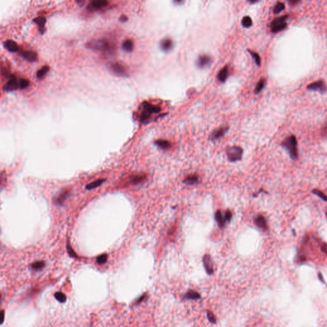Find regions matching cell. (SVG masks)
Masks as SVG:
<instances>
[{
  "label": "cell",
  "instance_id": "6da1fadb",
  "mask_svg": "<svg viewBox=\"0 0 327 327\" xmlns=\"http://www.w3.org/2000/svg\"><path fill=\"white\" fill-rule=\"evenodd\" d=\"M281 146L288 152L291 159L293 161L298 159L297 141L294 135H292L284 139L281 142Z\"/></svg>",
  "mask_w": 327,
  "mask_h": 327
},
{
  "label": "cell",
  "instance_id": "7a4b0ae2",
  "mask_svg": "<svg viewBox=\"0 0 327 327\" xmlns=\"http://www.w3.org/2000/svg\"><path fill=\"white\" fill-rule=\"evenodd\" d=\"M243 149L238 146L230 147L227 149V159L230 162H236L241 159Z\"/></svg>",
  "mask_w": 327,
  "mask_h": 327
},
{
  "label": "cell",
  "instance_id": "3957f363",
  "mask_svg": "<svg viewBox=\"0 0 327 327\" xmlns=\"http://www.w3.org/2000/svg\"><path fill=\"white\" fill-rule=\"evenodd\" d=\"M89 47L91 49L96 50L106 51L111 49L110 44L104 40H95L89 43Z\"/></svg>",
  "mask_w": 327,
  "mask_h": 327
},
{
  "label": "cell",
  "instance_id": "277c9868",
  "mask_svg": "<svg viewBox=\"0 0 327 327\" xmlns=\"http://www.w3.org/2000/svg\"><path fill=\"white\" fill-rule=\"evenodd\" d=\"M212 63L213 59L210 56L203 54L198 57L196 61V65L200 68H204L206 67H209Z\"/></svg>",
  "mask_w": 327,
  "mask_h": 327
},
{
  "label": "cell",
  "instance_id": "5b68a950",
  "mask_svg": "<svg viewBox=\"0 0 327 327\" xmlns=\"http://www.w3.org/2000/svg\"><path fill=\"white\" fill-rule=\"evenodd\" d=\"M307 89L309 91H320V93H325L326 91V84L323 80L315 81L307 86Z\"/></svg>",
  "mask_w": 327,
  "mask_h": 327
},
{
  "label": "cell",
  "instance_id": "8992f818",
  "mask_svg": "<svg viewBox=\"0 0 327 327\" xmlns=\"http://www.w3.org/2000/svg\"><path fill=\"white\" fill-rule=\"evenodd\" d=\"M229 127H221L214 130L210 134L209 139L211 141H216L222 138L229 130Z\"/></svg>",
  "mask_w": 327,
  "mask_h": 327
},
{
  "label": "cell",
  "instance_id": "52a82bcc",
  "mask_svg": "<svg viewBox=\"0 0 327 327\" xmlns=\"http://www.w3.org/2000/svg\"><path fill=\"white\" fill-rule=\"evenodd\" d=\"M110 68L114 74L119 76H125L127 74V70L125 67L119 63L115 62L111 63Z\"/></svg>",
  "mask_w": 327,
  "mask_h": 327
},
{
  "label": "cell",
  "instance_id": "ba28073f",
  "mask_svg": "<svg viewBox=\"0 0 327 327\" xmlns=\"http://www.w3.org/2000/svg\"><path fill=\"white\" fill-rule=\"evenodd\" d=\"M203 263L206 272L208 275L213 273V267L212 258L209 254H205L203 258Z\"/></svg>",
  "mask_w": 327,
  "mask_h": 327
},
{
  "label": "cell",
  "instance_id": "9c48e42d",
  "mask_svg": "<svg viewBox=\"0 0 327 327\" xmlns=\"http://www.w3.org/2000/svg\"><path fill=\"white\" fill-rule=\"evenodd\" d=\"M19 88V81L15 77H12L5 85L4 90L7 91H12L18 89Z\"/></svg>",
  "mask_w": 327,
  "mask_h": 327
},
{
  "label": "cell",
  "instance_id": "30bf717a",
  "mask_svg": "<svg viewBox=\"0 0 327 327\" xmlns=\"http://www.w3.org/2000/svg\"><path fill=\"white\" fill-rule=\"evenodd\" d=\"M254 223H255L256 226L258 227L263 230V231H265V230L268 229L265 218L262 215H258L255 219H254Z\"/></svg>",
  "mask_w": 327,
  "mask_h": 327
},
{
  "label": "cell",
  "instance_id": "8fae6325",
  "mask_svg": "<svg viewBox=\"0 0 327 327\" xmlns=\"http://www.w3.org/2000/svg\"><path fill=\"white\" fill-rule=\"evenodd\" d=\"M21 56L30 62H36L38 59L37 54L30 51H25L21 52Z\"/></svg>",
  "mask_w": 327,
  "mask_h": 327
},
{
  "label": "cell",
  "instance_id": "7c38bea8",
  "mask_svg": "<svg viewBox=\"0 0 327 327\" xmlns=\"http://www.w3.org/2000/svg\"><path fill=\"white\" fill-rule=\"evenodd\" d=\"M229 76V67L227 65L224 66L217 74V78L221 82H224Z\"/></svg>",
  "mask_w": 327,
  "mask_h": 327
},
{
  "label": "cell",
  "instance_id": "4fadbf2b",
  "mask_svg": "<svg viewBox=\"0 0 327 327\" xmlns=\"http://www.w3.org/2000/svg\"><path fill=\"white\" fill-rule=\"evenodd\" d=\"M4 47L6 49L12 53L17 52L19 50V47L16 42L13 40H8L4 43Z\"/></svg>",
  "mask_w": 327,
  "mask_h": 327
},
{
  "label": "cell",
  "instance_id": "5bb4252c",
  "mask_svg": "<svg viewBox=\"0 0 327 327\" xmlns=\"http://www.w3.org/2000/svg\"><path fill=\"white\" fill-rule=\"evenodd\" d=\"M69 190H65L59 194V196L56 198L54 203L58 205H62L69 196Z\"/></svg>",
  "mask_w": 327,
  "mask_h": 327
},
{
  "label": "cell",
  "instance_id": "9a60e30c",
  "mask_svg": "<svg viewBox=\"0 0 327 327\" xmlns=\"http://www.w3.org/2000/svg\"><path fill=\"white\" fill-rule=\"evenodd\" d=\"M183 182L189 185H194L199 183V178L196 175H190L187 176L183 181Z\"/></svg>",
  "mask_w": 327,
  "mask_h": 327
},
{
  "label": "cell",
  "instance_id": "2e32d148",
  "mask_svg": "<svg viewBox=\"0 0 327 327\" xmlns=\"http://www.w3.org/2000/svg\"><path fill=\"white\" fill-rule=\"evenodd\" d=\"M215 219L216 222L218 224V226H219V227L220 228H222V227H224V226H225L226 222V221L224 220V216L222 214V212H221V210H217L215 212Z\"/></svg>",
  "mask_w": 327,
  "mask_h": 327
},
{
  "label": "cell",
  "instance_id": "e0dca14e",
  "mask_svg": "<svg viewBox=\"0 0 327 327\" xmlns=\"http://www.w3.org/2000/svg\"><path fill=\"white\" fill-rule=\"evenodd\" d=\"M35 22L39 26V31L41 34H43L45 31V25L46 22V19L44 17H39L33 19Z\"/></svg>",
  "mask_w": 327,
  "mask_h": 327
},
{
  "label": "cell",
  "instance_id": "ac0fdd59",
  "mask_svg": "<svg viewBox=\"0 0 327 327\" xmlns=\"http://www.w3.org/2000/svg\"><path fill=\"white\" fill-rule=\"evenodd\" d=\"M143 107L144 109V111L149 113L150 114H152L153 113H156L161 111V109L155 105H153L151 104H149L148 102H145L143 104Z\"/></svg>",
  "mask_w": 327,
  "mask_h": 327
},
{
  "label": "cell",
  "instance_id": "d6986e66",
  "mask_svg": "<svg viewBox=\"0 0 327 327\" xmlns=\"http://www.w3.org/2000/svg\"><path fill=\"white\" fill-rule=\"evenodd\" d=\"M107 3L108 2L105 1V0H97V1L93 2L91 4V6L93 9L99 10L107 6Z\"/></svg>",
  "mask_w": 327,
  "mask_h": 327
},
{
  "label": "cell",
  "instance_id": "ffe728a7",
  "mask_svg": "<svg viewBox=\"0 0 327 327\" xmlns=\"http://www.w3.org/2000/svg\"><path fill=\"white\" fill-rule=\"evenodd\" d=\"M172 46H173V42L171 39H169L163 40L161 43V48L165 51H167L170 50L171 49Z\"/></svg>",
  "mask_w": 327,
  "mask_h": 327
},
{
  "label": "cell",
  "instance_id": "44dd1931",
  "mask_svg": "<svg viewBox=\"0 0 327 327\" xmlns=\"http://www.w3.org/2000/svg\"><path fill=\"white\" fill-rule=\"evenodd\" d=\"M201 298L199 293L195 291L190 290L184 295V298L187 300H198Z\"/></svg>",
  "mask_w": 327,
  "mask_h": 327
},
{
  "label": "cell",
  "instance_id": "7402d4cb",
  "mask_svg": "<svg viewBox=\"0 0 327 327\" xmlns=\"http://www.w3.org/2000/svg\"><path fill=\"white\" fill-rule=\"evenodd\" d=\"M155 144L157 147L163 150H166L171 147V143L167 140L160 139L155 141Z\"/></svg>",
  "mask_w": 327,
  "mask_h": 327
},
{
  "label": "cell",
  "instance_id": "603a6c76",
  "mask_svg": "<svg viewBox=\"0 0 327 327\" xmlns=\"http://www.w3.org/2000/svg\"><path fill=\"white\" fill-rule=\"evenodd\" d=\"M287 18H288V15H284L283 16H281V17H277V18L275 19L271 22L270 27H272V26H276V25H281V24L286 22V21L287 19Z\"/></svg>",
  "mask_w": 327,
  "mask_h": 327
},
{
  "label": "cell",
  "instance_id": "cb8c5ba5",
  "mask_svg": "<svg viewBox=\"0 0 327 327\" xmlns=\"http://www.w3.org/2000/svg\"><path fill=\"white\" fill-rule=\"evenodd\" d=\"M104 181H105L104 179H100V180H96V181H93V182L89 184L88 185H87L86 188L88 190L93 189L95 188H96V187H99L100 185H101L104 182Z\"/></svg>",
  "mask_w": 327,
  "mask_h": 327
},
{
  "label": "cell",
  "instance_id": "d4e9b609",
  "mask_svg": "<svg viewBox=\"0 0 327 327\" xmlns=\"http://www.w3.org/2000/svg\"><path fill=\"white\" fill-rule=\"evenodd\" d=\"M145 178H146V175H136V176H133L132 178L131 183L132 184H134V185H137V184H140L141 182H142V181H144L145 180Z\"/></svg>",
  "mask_w": 327,
  "mask_h": 327
},
{
  "label": "cell",
  "instance_id": "484cf974",
  "mask_svg": "<svg viewBox=\"0 0 327 327\" xmlns=\"http://www.w3.org/2000/svg\"><path fill=\"white\" fill-rule=\"evenodd\" d=\"M122 47H123V49L126 51H128V52L132 51L133 48H134V42H133L132 40H126L123 43Z\"/></svg>",
  "mask_w": 327,
  "mask_h": 327
},
{
  "label": "cell",
  "instance_id": "4316f807",
  "mask_svg": "<svg viewBox=\"0 0 327 327\" xmlns=\"http://www.w3.org/2000/svg\"><path fill=\"white\" fill-rule=\"evenodd\" d=\"M287 22H284L283 24H281V25H278L272 26L271 27V31L273 33H277L278 32H279L286 29L287 28Z\"/></svg>",
  "mask_w": 327,
  "mask_h": 327
},
{
  "label": "cell",
  "instance_id": "83f0119b",
  "mask_svg": "<svg viewBox=\"0 0 327 327\" xmlns=\"http://www.w3.org/2000/svg\"><path fill=\"white\" fill-rule=\"evenodd\" d=\"M265 84H266L265 79L264 78H261L259 81L258 84H257L255 90H254V93H255L256 94H258L259 93H260L261 91V90L264 88V87L265 86Z\"/></svg>",
  "mask_w": 327,
  "mask_h": 327
},
{
  "label": "cell",
  "instance_id": "f1b7e54d",
  "mask_svg": "<svg viewBox=\"0 0 327 327\" xmlns=\"http://www.w3.org/2000/svg\"><path fill=\"white\" fill-rule=\"evenodd\" d=\"M49 70V66H44L40 70H39L37 73V76L39 79H42L45 77V76L47 74V72Z\"/></svg>",
  "mask_w": 327,
  "mask_h": 327
},
{
  "label": "cell",
  "instance_id": "f546056e",
  "mask_svg": "<svg viewBox=\"0 0 327 327\" xmlns=\"http://www.w3.org/2000/svg\"><path fill=\"white\" fill-rule=\"evenodd\" d=\"M285 8V5L284 3L282 2H277L273 9V13L275 14H279L281 11H283Z\"/></svg>",
  "mask_w": 327,
  "mask_h": 327
},
{
  "label": "cell",
  "instance_id": "4dcf8cb0",
  "mask_svg": "<svg viewBox=\"0 0 327 327\" xmlns=\"http://www.w3.org/2000/svg\"><path fill=\"white\" fill-rule=\"evenodd\" d=\"M45 266V262L39 261L31 264V267L34 270H40Z\"/></svg>",
  "mask_w": 327,
  "mask_h": 327
},
{
  "label": "cell",
  "instance_id": "1f68e13d",
  "mask_svg": "<svg viewBox=\"0 0 327 327\" xmlns=\"http://www.w3.org/2000/svg\"><path fill=\"white\" fill-rule=\"evenodd\" d=\"M241 25L244 28H250L252 25V19L249 16H245L241 21Z\"/></svg>",
  "mask_w": 327,
  "mask_h": 327
},
{
  "label": "cell",
  "instance_id": "d6a6232c",
  "mask_svg": "<svg viewBox=\"0 0 327 327\" xmlns=\"http://www.w3.org/2000/svg\"><path fill=\"white\" fill-rule=\"evenodd\" d=\"M248 52L251 54L252 57L254 59V61H255L256 64L258 66H260L261 65V58H260L259 54L256 52H254L253 51L250 50V49H248Z\"/></svg>",
  "mask_w": 327,
  "mask_h": 327
},
{
  "label": "cell",
  "instance_id": "836d02e7",
  "mask_svg": "<svg viewBox=\"0 0 327 327\" xmlns=\"http://www.w3.org/2000/svg\"><path fill=\"white\" fill-rule=\"evenodd\" d=\"M54 297L59 302H61V303H64L67 300L66 296L62 292L56 293L54 294Z\"/></svg>",
  "mask_w": 327,
  "mask_h": 327
},
{
  "label": "cell",
  "instance_id": "e575fe53",
  "mask_svg": "<svg viewBox=\"0 0 327 327\" xmlns=\"http://www.w3.org/2000/svg\"><path fill=\"white\" fill-rule=\"evenodd\" d=\"M19 88L21 90L27 88L30 85L29 81L25 79H20L19 81Z\"/></svg>",
  "mask_w": 327,
  "mask_h": 327
},
{
  "label": "cell",
  "instance_id": "d590c367",
  "mask_svg": "<svg viewBox=\"0 0 327 327\" xmlns=\"http://www.w3.org/2000/svg\"><path fill=\"white\" fill-rule=\"evenodd\" d=\"M312 192L314 194L318 196V197H320L321 199H322L324 201H326V196H325V194L321 192V190H318V189H314Z\"/></svg>",
  "mask_w": 327,
  "mask_h": 327
},
{
  "label": "cell",
  "instance_id": "8d00e7d4",
  "mask_svg": "<svg viewBox=\"0 0 327 327\" xmlns=\"http://www.w3.org/2000/svg\"><path fill=\"white\" fill-rule=\"evenodd\" d=\"M107 260V255L106 254H102V255L99 256L97 258H96V262H97L99 264H103L105 263H106Z\"/></svg>",
  "mask_w": 327,
  "mask_h": 327
},
{
  "label": "cell",
  "instance_id": "74e56055",
  "mask_svg": "<svg viewBox=\"0 0 327 327\" xmlns=\"http://www.w3.org/2000/svg\"><path fill=\"white\" fill-rule=\"evenodd\" d=\"M224 216V220L226 221V222H230L232 219V217H233V214H232V212L227 210L226 211V212L224 213V215H223Z\"/></svg>",
  "mask_w": 327,
  "mask_h": 327
},
{
  "label": "cell",
  "instance_id": "f35d334b",
  "mask_svg": "<svg viewBox=\"0 0 327 327\" xmlns=\"http://www.w3.org/2000/svg\"><path fill=\"white\" fill-rule=\"evenodd\" d=\"M67 251H68V253L69 254V256L72 258H77V254L75 252V251L73 250V249L72 248V247L70 245V244H67Z\"/></svg>",
  "mask_w": 327,
  "mask_h": 327
},
{
  "label": "cell",
  "instance_id": "ab89813d",
  "mask_svg": "<svg viewBox=\"0 0 327 327\" xmlns=\"http://www.w3.org/2000/svg\"><path fill=\"white\" fill-rule=\"evenodd\" d=\"M207 316H208V320L210 321V323H213V324H215L216 323V318H215V317L214 316V314L212 313V312L208 311H207Z\"/></svg>",
  "mask_w": 327,
  "mask_h": 327
},
{
  "label": "cell",
  "instance_id": "60d3db41",
  "mask_svg": "<svg viewBox=\"0 0 327 327\" xmlns=\"http://www.w3.org/2000/svg\"><path fill=\"white\" fill-rule=\"evenodd\" d=\"M5 320V312L3 310L0 311V325L2 324Z\"/></svg>",
  "mask_w": 327,
  "mask_h": 327
},
{
  "label": "cell",
  "instance_id": "b9f144b4",
  "mask_svg": "<svg viewBox=\"0 0 327 327\" xmlns=\"http://www.w3.org/2000/svg\"><path fill=\"white\" fill-rule=\"evenodd\" d=\"M300 1H294V0H292V1H289L288 3L289 4V5L291 6H294V5H297L298 3H300Z\"/></svg>",
  "mask_w": 327,
  "mask_h": 327
},
{
  "label": "cell",
  "instance_id": "7bdbcfd3",
  "mask_svg": "<svg viewBox=\"0 0 327 327\" xmlns=\"http://www.w3.org/2000/svg\"><path fill=\"white\" fill-rule=\"evenodd\" d=\"M321 250L322 252H323L325 254L326 253V244H323V245L321 246Z\"/></svg>",
  "mask_w": 327,
  "mask_h": 327
},
{
  "label": "cell",
  "instance_id": "ee69618b",
  "mask_svg": "<svg viewBox=\"0 0 327 327\" xmlns=\"http://www.w3.org/2000/svg\"><path fill=\"white\" fill-rule=\"evenodd\" d=\"M318 277H319V278H320V280L321 281V282H322V283H325V280H324V278H323V275H322L321 273H318Z\"/></svg>",
  "mask_w": 327,
  "mask_h": 327
},
{
  "label": "cell",
  "instance_id": "f6af8a7d",
  "mask_svg": "<svg viewBox=\"0 0 327 327\" xmlns=\"http://www.w3.org/2000/svg\"><path fill=\"white\" fill-rule=\"evenodd\" d=\"M119 19H120L121 21L125 22V21H127V17L125 16H121V17H120Z\"/></svg>",
  "mask_w": 327,
  "mask_h": 327
},
{
  "label": "cell",
  "instance_id": "bcb514c9",
  "mask_svg": "<svg viewBox=\"0 0 327 327\" xmlns=\"http://www.w3.org/2000/svg\"><path fill=\"white\" fill-rule=\"evenodd\" d=\"M0 299H1V295H0Z\"/></svg>",
  "mask_w": 327,
  "mask_h": 327
}]
</instances>
